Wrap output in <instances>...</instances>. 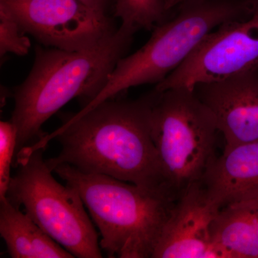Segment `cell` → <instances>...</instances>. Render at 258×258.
Returning <instances> with one entry per match:
<instances>
[{
	"mask_svg": "<svg viewBox=\"0 0 258 258\" xmlns=\"http://www.w3.org/2000/svg\"><path fill=\"white\" fill-rule=\"evenodd\" d=\"M154 90L134 101L108 99L83 113L64 115L63 123L31 146L45 149L57 139L61 150L46 160L51 170L68 164L82 172L103 174L165 194L166 187L151 133Z\"/></svg>",
	"mask_w": 258,
	"mask_h": 258,
	"instance_id": "cell-1",
	"label": "cell"
},
{
	"mask_svg": "<svg viewBox=\"0 0 258 258\" xmlns=\"http://www.w3.org/2000/svg\"><path fill=\"white\" fill-rule=\"evenodd\" d=\"M136 32L121 25L111 36L85 50L36 47L31 71L15 91L11 120L18 131L16 155L41 138L42 125L66 103L76 97H83L87 103L97 96Z\"/></svg>",
	"mask_w": 258,
	"mask_h": 258,
	"instance_id": "cell-2",
	"label": "cell"
},
{
	"mask_svg": "<svg viewBox=\"0 0 258 258\" xmlns=\"http://www.w3.org/2000/svg\"><path fill=\"white\" fill-rule=\"evenodd\" d=\"M77 189L108 257L152 258L175 200L158 191L68 164L52 169Z\"/></svg>",
	"mask_w": 258,
	"mask_h": 258,
	"instance_id": "cell-3",
	"label": "cell"
},
{
	"mask_svg": "<svg viewBox=\"0 0 258 258\" xmlns=\"http://www.w3.org/2000/svg\"><path fill=\"white\" fill-rule=\"evenodd\" d=\"M176 8L175 16L153 29L152 36L143 47L117 62L104 87L80 113L128 88L161 83L184 62L209 33L223 24L253 15L249 0H192Z\"/></svg>",
	"mask_w": 258,
	"mask_h": 258,
	"instance_id": "cell-4",
	"label": "cell"
},
{
	"mask_svg": "<svg viewBox=\"0 0 258 258\" xmlns=\"http://www.w3.org/2000/svg\"><path fill=\"white\" fill-rule=\"evenodd\" d=\"M150 125L164 182L176 200L201 182L217 158L216 119L194 89H154Z\"/></svg>",
	"mask_w": 258,
	"mask_h": 258,
	"instance_id": "cell-5",
	"label": "cell"
},
{
	"mask_svg": "<svg viewBox=\"0 0 258 258\" xmlns=\"http://www.w3.org/2000/svg\"><path fill=\"white\" fill-rule=\"evenodd\" d=\"M44 149L23 148L16 155L7 198L74 257H103L98 235L77 189L52 175Z\"/></svg>",
	"mask_w": 258,
	"mask_h": 258,
	"instance_id": "cell-6",
	"label": "cell"
},
{
	"mask_svg": "<svg viewBox=\"0 0 258 258\" xmlns=\"http://www.w3.org/2000/svg\"><path fill=\"white\" fill-rule=\"evenodd\" d=\"M258 71V13L223 24L209 33L181 66L156 85V91L194 89L199 83L220 81Z\"/></svg>",
	"mask_w": 258,
	"mask_h": 258,
	"instance_id": "cell-7",
	"label": "cell"
},
{
	"mask_svg": "<svg viewBox=\"0 0 258 258\" xmlns=\"http://www.w3.org/2000/svg\"><path fill=\"white\" fill-rule=\"evenodd\" d=\"M0 7L45 47L85 50L116 30L105 12L78 0H0Z\"/></svg>",
	"mask_w": 258,
	"mask_h": 258,
	"instance_id": "cell-8",
	"label": "cell"
},
{
	"mask_svg": "<svg viewBox=\"0 0 258 258\" xmlns=\"http://www.w3.org/2000/svg\"><path fill=\"white\" fill-rule=\"evenodd\" d=\"M219 210L202 182L190 186L171 208L152 258H221L212 235Z\"/></svg>",
	"mask_w": 258,
	"mask_h": 258,
	"instance_id": "cell-9",
	"label": "cell"
},
{
	"mask_svg": "<svg viewBox=\"0 0 258 258\" xmlns=\"http://www.w3.org/2000/svg\"><path fill=\"white\" fill-rule=\"evenodd\" d=\"M194 91L213 113L226 147L258 141V71L199 83Z\"/></svg>",
	"mask_w": 258,
	"mask_h": 258,
	"instance_id": "cell-10",
	"label": "cell"
},
{
	"mask_svg": "<svg viewBox=\"0 0 258 258\" xmlns=\"http://www.w3.org/2000/svg\"><path fill=\"white\" fill-rule=\"evenodd\" d=\"M202 184L219 208L258 197V141L225 147Z\"/></svg>",
	"mask_w": 258,
	"mask_h": 258,
	"instance_id": "cell-11",
	"label": "cell"
},
{
	"mask_svg": "<svg viewBox=\"0 0 258 258\" xmlns=\"http://www.w3.org/2000/svg\"><path fill=\"white\" fill-rule=\"evenodd\" d=\"M212 235L221 258H258V197L220 208Z\"/></svg>",
	"mask_w": 258,
	"mask_h": 258,
	"instance_id": "cell-12",
	"label": "cell"
},
{
	"mask_svg": "<svg viewBox=\"0 0 258 258\" xmlns=\"http://www.w3.org/2000/svg\"><path fill=\"white\" fill-rule=\"evenodd\" d=\"M0 235L10 257H74L7 198L0 200Z\"/></svg>",
	"mask_w": 258,
	"mask_h": 258,
	"instance_id": "cell-13",
	"label": "cell"
},
{
	"mask_svg": "<svg viewBox=\"0 0 258 258\" xmlns=\"http://www.w3.org/2000/svg\"><path fill=\"white\" fill-rule=\"evenodd\" d=\"M171 13L164 0H115V17L120 19L122 25L136 31L153 30Z\"/></svg>",
	"mask_w": 258,
	"mask_h": 258,
	"instance_id": "cell-14",
	"label": "cell"
},
{
	"mask_svg": "<svg viewBox=\"0 0 258 258\" xmlns=\"http://www.w3.org/2000/svg\"><path fill=\"white\" fill-rule=\"evenodd\" d=\"M26 32L5 8L0 7V55L13 53L18 56L27 55L31 42Z\"/></svg>",
	"mask_w": 258,
	"mask_h": 258,
	"instance_id": "cell-15",
	"label": "cell"
},
{
	"mask_svg": "<svg viewBox=\"0 0 258 258\" xmlns=\"http://www.w3.org/2000/svg\"><path fill=\"white\" fill-rule=\"evenodd\" d=\"M18 131L10 121L0 122V200L7 198L12 176L10 168L16 155Z\"/></svg>",
	"mask_w": 258,
	"mask_h": 258,
	"instance_id": "cell-16",
	"label": "cell"
},
{
	"mask_svg": "<svg viewBox=\"0 0 258 258\" xmlns=\"http://www.w3.org/2000/svg\"><path fill=\"white\" fill-rule=\"evenodd\" d=\"M78 1L93 9L105 12L108 0H78Z\"/></svg>",
	"mask_w": 258,
	"mask_h": 258,
	"instance_id": "cell-17",
	"label": "cell"
},
{
	"mask_svg": "<svg viewBox=\"0 0 258 258\" xmlns=\"http://www.w3.org/2000/svg\"><path fill=\"white\" fill-rule=\"evenodd\" d=\"M189 1H192V0H164V3L166 9L171 12L179 5Z\"/></svg>",
	"mask_w": 258,
	"mask_h": 258,
	"instance_id": "cell-18",
	"label": "cell"
},
{
	"mask_svg": "<svg viewBox=\"0 0 258 258\" xmlns=\"http://www.w3.org/2000/svg\"><path fill=\"white\" fill-rule=\"evenodd\" d=\"M252 13H258V0H249Z\"/></svg>",
	"mask_w": 258,
	"mask_h": 258,
	"instance_id": "cell-19",
	"label": "cell"
}]
</instances>
